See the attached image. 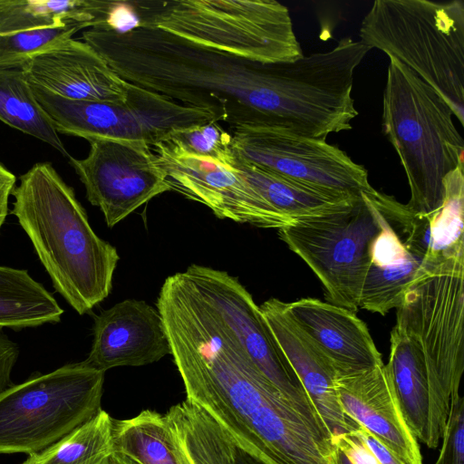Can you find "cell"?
<instances>
[{
  "instance_id": "ffe728a7",
  "label": "cell",
  "mask_w": 464,
  "mask_h": 464,
  "mask_svg": "<svg viewBox=\"0 0 464 464\" xmlns=\"http://www.w3.org/2000/svg\"><path fill=\"white\" fill-rule=\"evenodd\" d=\"M230 167L238 170L266 203L289 224L300 218L340 208L361 195L329 190L299 182L248 163L235 154Z\"/></svg>"
},
{
  "instance_id": "d6986e66",
  "label": "cell",
  "mask_w": 464,
  "mask_h": 464,
  "mask_svg": "<svg viewBox=\"0 0 464 464\" xmlns=\"http://www.w3.org/2000/svg\"><path fill=\"white\" fill-rule=\"evenodd\" d=\"M386 366L406 423L430 449L442 439L450 399L430 380L419 348L399 327L391 332Z\"/></svg>"
},
{
  "instance_id": "4316f807",
  "label": "cell",
  "mask_w": 464,
  "mask_h": 464,
  "mask_svg": "<svg viewBox=\"0 0 464 464\" xmlns=\"http://www.w3.org/2000/svg\"><path fill=\"white\" fill-rule=\"evenodd\" d=\"M88 28L82 22L68 20L51 27L0 35V66L23 65L31 56L44 52Z\"/></svg>"
},
{
  "instance_id": "d6a6232c",
  "label": "cell",
  "mask_w": 464,
  "mask_h": 464,
  "mask_svg": "<svg viewBox=\"0 0 464 464\" xmlns=\"http://www.w3.org/2000/svg\"><path fill=\"white\" fill-rule=\"evenodd\" d=\"M369 447L382 464H400L392 453L362 427L353 430Z\"/></svg>"
},
{
  "instance_id": "9a60e30c",
  "label": "cell",
  "mask_w": 464,
  "mask_h": 464,
  "mask_svg": "<svg viewBox=\"0 0 464 464\" xmlns=\"http://www.w3.org/2000/svg\"><path fill=\"white\" fill-rule=\"evenodd\" d=\"M170 354L157 308L142 300L126 299L94 319L93 340L86 363L106 372L121 366H143Z\"/></svg>"
},
{
  "instance_id": "6da1fadb",
  "label": "cell",
  "mask_w": 464,
  "mask_h": 464,
  "mask_svg": "<svg viewBox=\"0 0 464 464\" xmlns=\"http://www.w3.org/2000/svg\"><path fill=\"white\" fill-rule=\"evenodd\" d=\"M19 179L12 213L55 290L79 314L90 312L111 293L116 248L95 234L73 188L51 163H36Z\"/></svg>"
},
{
  "instance_id": "277c9868",
  "label": "cell",
  "mask_w": 464,
  "mask_h": 464,
  "mask_svg": "<svg viewBox=\"0 0 464 464\" xmlns=\"http://www.w3.org/2000/svg\"><path fill=\"white\" fill-rule=\"evenodd\" d=\"M140 26L158 28L200 46L262 63L304 53L288 8L275 0L132 2Z\"/></svg>"
},
{
  "instance_id": "5b68a950",
  "label": "cell",
  "mask_w": 464,
  "mask_h": 464,
  "mask_svg": "<svg viewBox=\"0 0 464 464\" xmlns=\"http://www.w3.org/2000/svg\"><path fill=\"white\" fill-rule=\"evenodd\" d=\"M105 372L84 361L35 374L0 393V454L31 455L101 410Z\"/></svg>"
},
{
  "instance_id": "484cf974",
  "label": "cell",
  "mask_w": 464,
  "mask_h": 464,
  "mask_svg": "<svg viewBox=\"0 0 464 464\" xmlns=\"http://www.w3.org/2000/svg\"><path fill=\"white\" fill-rule=\"evenodd\" d=\"M112 419L103 410L22 464H109L113 454Z\"/></svg>"
},
{
  "instance_id": "603a6c76",
  "label": "cell",
  "mask_w": 464,
  "mask_h": 464,
  "mask_svg": "<svg viewBox=\"0 0 464 464\" xmlns=\"http://www.w3.org/2000/svg\"><path fill=\"white\" fill-rule=\"evenodd\" d=\"M63 310L26 270L0 266V328L60 322Z\"/></svg>"
},
{
  "instance_id": "30bf717a",
  "label": "cell",
  "mask_w": 464,
  "mask_h": 464,
  "mask_svg": "<svg viewBox=\"0 0 464 464\" xmlns=\"http://www.w3.org/2000/svg\"><path fill=\"white\" fill-rule=\"evenodd\" d=\"M234 154L254 165L314 187L359 195L372 187L366 169L324 139L266 124L230 128Z\"/></svg>"
},
{
  "instance_id": "52a82bcc",
  "label": "cell",
  "mask_w": 464,
  "mask_h": 464,
  "mask_svg": "<svg viewBox=\"0 0 464 464\" xmlns=\"http://www.w3.org/2000/svg\"><path fill=\"white\" fill-rule=\"evenodd\" d=\"M464 252L425 267L396 308L395 325L419 348L432 382L459 393L464 370Z\"/></svg>"
},
{
  "instance_id": "83f0119b",
  "label": "cell",
  "mask_w": 464,
  "mask_h": 464,
  "mask_svg": "<svg viewBox=\"0 0 464 464\" xmlns=\"http://www.w3.org/2000/svg\"><path fill=\"white\" fill-rule=\"evenodd\" d=\"M230 132L226 131L219 122L213 121L177 130L166 140L189 154L230 167L234 160Z\"/></svg>"
},
{
  "instance_id": "836d02e7",
  "label": "cell",
  "mask_w": 464,
  "mask_h": 464,
  "mask_svg": "<svg viewBox=\"0 0 464 464\" xmlns=\"http://www.w3.org/2000/svg\"><path fill=\"white\" fill-rule=\"evenodd\" d=\"M237 464H266L260 459L254 457L239 448L237 449Z\"/></svg>"
},
{
  "instance_id": "4dcf8cb0",
  "label": "cell",
  "mask_w": 464,
  "mask_h": 464,
  "mask_svg": "<svg viewBox=\"0 0 464 464\" xmlns=\"http://www.w3.org/2000/svg\"><path fill=\"white\" fill-rule=\"evenodd\" d=\"M18 355V345L0 328V393L13 385L11 373Z\"/></svg>"
},
{
  "instance_id": "e0dca14e",
  "label": "cell",
  "mask_w": 464,
  "mask_h": 464,
  "mask_svg": "<svg viewBox=\"0 0 464 464\" xmlns=\"http://www.w3.org/2000/svg\"><path fill=\"white\" fill-rule=\"evenodd\" d=\"M259 310L332 439L357 429L358 426L344 415L338 401L334 366L287 314L284 302L270 298Z\"/></svg>"
},
{
  "instance_id": "2e32d148",
  "label": "cell",
  "mask_w": 464,
  "mask_h": 464,
  "mask_svg": "<svg viewBox=\"0 0 464 464\" xmlns=\"http://www.w3.org/2000/svg\"><path fill=\"white\" fill-rule=\"evenodd\" d=\"M23 67L32 85L69 100L125 101L130 86L89 44L72 38L31 56Z\"/></svg>"
},
{
  "instance_id": "ba28073f",
  "label": "cell",
  "mask_w": 464,
  "mask_h": 464,
  "mask_svg": "<svg viewBox=\"0 0 464 464\" xmlns=\"http://www.w3.org/2000/svg\"><path fill=\"white\" fill-rule=\"evenodd\" d=\"M32 86L57 132L85 140H142L151 147L177 130L217 121L208 111L184 106L132 83L127 99L119 102L69 100Z\"/></svg>"
},
{
  "instance_id": "44dd1931",
  "label": "cell",
  "mask_w": 464,
  "mask_h": 464,
  "mask_svg": "<svg viewBox=\"0 0 464 464\" xmlns=\"http://www.w3.org/2000/svg\"><path fill=\"white\" fill-rule=\"evenodd\" d=\"M178 464H237L232 439L204 410L185 400L165 414Z\"/></svg>"
},
{
  "instance_id": "7c38bea8",
  "label": "cell",
  "mask_w": 464,
  "mask_h": 464,
  "mask_svg": "<svg viewBox=\"0 0 464 464\" xmlns=\"http://www.w3.org/2000/svg\"><path fill=\"white\" fill-rule=\"evenodd\" d=\"M184 273L263 374L295 405L317 414L276 343L259 306L238 279L225 271L196 264Z\"/></svg>"
},
{
  "instance_id": "7a4b0ae2",
  "label": "cell",
  "mask_w": 464,
  "mask_h": 464,
  "mask_svg": "<svg viewBox=\"0 0 464 464\" xmlns=\"http://www.w3.org/2000/svg\"><path fill=\"white\" fill-rule=\"evenodd\" d=\"M445 101L417 74L390 58L382 96V130L399 156L413 212L433 216L446 177L463 167L464 140Z\"/></svg>"
},
{
  "instance_id": "4fadbf2b",
  "label": "cell",
  "mask_w": 464,
  "mask_h": 464,
  "mask_svg": "<svg viewBox=\"0 0 464 464\" xmlns=\"http://www.w3.org/2000/svg\"><path fill=\"white\" fill-rule=\"evenodd\" d=\"M151 149L171 190L205 205L218 218L263 228L289 224L236 169L189 154L169 140Z\"/></svg>"
},
{
  "instance_id": "5bb4252c",
  "label": "cell",
  "mask_w": 464,
  "mask_h": 464,
  "mask_svg": "<svg viewBox=\"0 0 464 464\" xmlns=\"http://www.w3.org/2000/svg\"><path fill=\"white\" fill-rule=\"evenodd\" d=\"M334 387L344 415L372 435L400 464H423L386 364L337 375Z\"/></svg>"
},
{
  "instance_id": "8992f818",
  "label": "cell",
  "mask_w": 464,
  "mask_h": 464,
  "mask_svg": "<svg viewBox=\"0 0 464 464\" xmlns=\"http://www.w3.org/2000/svg\"><path fill=\"white\" fill-rule=\"evenodd\" d=\"M367 191L340 208L278 229L280 239L320 280L327 302L353 312L359 308L370 246L381 228Z\"/></svg>"
},
{
  "instance_id": "f546056e",
  "label": "cell",
  "mask_w": 464,
  "mask_h": 464,
  "mask_svg": "<svg viewBox=\"0 0 464 464\" xmlns=\"http://www.w3.org/2000/svg\"><path fill=\"white\" fill-rule=\"evenodd\" d=\"M335 449L353 464H382L366 443L353 431L332 439Z\"/></svg>"
},
{
  "instance_id": "d4e9b609",
  "label": "cell",
  "mask_w": 464,
  "mask_h": 464,
  "mask_svg": "<svg viewBox=\"0 0 464 464\" xmlns=\"http://www.w3.org/2000/svg\"><path fill=\"white\" fill-rule=\"evenodd\" d=\"M113 450L137 464H178L164 415L145 410L126 420H112Z\"/></svg>"
},
{
  "instance_id": "e575fe53",
  "label": "cell",
  "mask_w": 464,
  "mask_h": 464,
  "mask_svg": "<svg viewBox=\"0 0 464 464\" xmlns=\"http://www.w3.org/2000/svg\"><path fill=\"white\" fill-rule=\"evenodd\" d=\"M109 464H137V463L121 454L113 452V454L110 458Z\"/></svg>"
},
{
  "instance_id": "cb8c5ba5",
  "label": "cell",
  "mask_w": 464,
  "mask_h": 464,
  "mask_svg": "<svg viewBox=\"0 0 464 464\" xmlns=\"http://www.w3.org/2000/svg\"><path fill=\"white\" fill-rule=\"evenodd\" d=\"M0 121L70 158L52 120L37 102L23 65L0 66Z\"/></svg>"
},
{
  "instance_id": "ac0fdd59",
  "label": "cell",
  "mask_w": 464,
  "mask_h": 464,
  "mask_svg": "<svg viewBox=\"0 0 464 464\" xmlns=\"http://www.w3.org/2000/svg\"><path fill=\"white\" fill-rule=\"evenodd\" d=\"M284 308L332 363L336 376L383 363L367 325L355 312L312 297L284 302Z\"/></svg>"
},
{
  "instance_id": "9c48e42d",
  "label": "cell",
  "mask_w": 464,
  "mask_h": 464,
  "mask_svg": "<svg viewBox=\"0 0 464 464\" xmlns=\"http://www.w3.org/2000/svg\"><path fill=\"white\" fill-rule=\"evenodd\" d=\"M367 193L378 212L381 228L370 246L359 308L385 315L402 303L410 285L429 266L430 218L373 188Z\"/></svg>"
},
{
  "instance_id": "8fae6325",
  "label": "cell",
  "mask_w": 464,
  "mask_h": 464,
  "mask_svg": "<svg viewBox=\"0 0 464 464\" xmlns=\"http://www.w3.org/2000/svg\"><path fill=\"white\" fill-rule=\"evenodd\" d=\"M86 158L69 162L98 207L108 227H113L154 197L171 190L151 147L142 140L92 138Z\"/></svg>"
},
{
  "instance_id": "7402d4cb",
  "label": "cell",
  "mask_w": 464,
  "mask_h": 464,
  "mask_svg": "<svg viewBox=\"0 0 464 464\" xmlns=\"http://www.w3.org/2000/svg\"><path fill=\"white\" fill-rule=\"evenodd\" d=\"M110 1H0V35L51 27L64 21L84 23L88 28L105 22Z\"/></svg>"
},
{
  "instance_id": "f1b7e54d",
  "label": "cell",
  "mask_w": 464,
  "mask_h": 464,
  "mask_svg": "<svg viewBox=\"0 0 464 464\" xmlns=\"http://www.w3.org/2000/svg\"><path fill=\"white\" fill-rule=\"evenodd\" d=\"M442 446L435 464H464V399L457 393L450 398Z\"/></svg>"
},
{
  "instance_id": "3957f363",
  "label": "cell",
  "mask_w": 464,
  "mask_h": 464,
  "mask_svg": "<svg viewBox=\"0 0 464 464\" xmlns=\"http://www.w3.org/2000/svg\"><path fill=\"white\" fill-rule=\"evenodd\" d=\"M360 41L394 58L430 85L464 124V2L376 0Z\"/></svg>"
},
{
  "instance_id": "1f68e13d",
  "label": "cell",
  "mask_w": 464,
  "mask_h": 464,
  "mask_svg": "<svg viewBox=\"0 0 464 464\" xmlns=\"http://www.w3.org/2000/svg\"><path fill=\"white\" fill-rule=\"evenodd\" d=\"M16 178L2 163H0V232L8 213V200L14 188Z\"/></svg>"
}]
</instances>
